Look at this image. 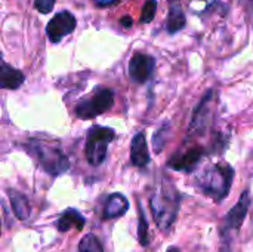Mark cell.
Returning <instances> with one entry per match:
<instances>
[{"label":"cell","instance_id":"cell-20","mask_svg":"<svg viewBox=\"0 0 253 252\" xmlns=\"http://www.w3.org/2000/svg\"><path fill=\"white\" fill-rule=\"evenodd\" d=\"M157 13V0H147L141 10V22L148 24L154 19Z\"/></svg>","mask_w":253,"mask_h":252},{"label":"cell","instance_id":"cell-2","mask_svg":"<svg viewBox=\"0 0 253 252\" xmlns=\"http://www.w3.org/2000/svg\"><path fill=\"white\" fill-rule=\"evenodd\" d=\"M24 149L36 157L37 163L50 177L62 175L70 169V159L64 153L61 143L52 138L33 137L24 143Z\"/></svg>","mask_w":253,"mask_h":252},{"label":"cell","instance_id":"cell-24","mask_svg":"<svg viewBox=\"0 0 253 252\" xmlns=\"http://www.w3.org/2000/svg\"><path fill=\"white\" fill-rule=\"evenodd\" d=\"M166 252H182V251H181L179 248H176V247H170V248H169Z\"/></svg>","mask_w":253,"mask_h":252},{"label":"cell","instance_id":"cell-4","mask_svg":"<svg viewBox=\"0 0 253 252\" xmlns=\"http://www.w3.org/2000/svg\"><path fill=\"white\" fill-rule=\"evenodd\" d=\"M249 208H251V192L245 190L240 195L237 203L225 214L219 226V236H221V251L219 252L231 251V242L234 236L240 232V227L243 221L246 220Z\"/></svg>","mask_w":253,"mask_h":252},{"label":"cell","instance_id":"cell-8","mask_svg":"<svg viewBox=\"0 0 253 252\" xmlns=\"http://www.w3.org/2000/svg\"><path fill=\"white\" fill-rule=\"evenodd\" d=\"M76 25H77L76 16L68 10H62V12H58L47 22L46 34L52 43H59L65 36H68L74 31Z\"/></svg>","mask_w":253,"mask_h":252},{"label":"cell","instance_id":"cell-1","mask_svg":"<svg viewBox=\"0 0 253 252\" xmlns=\"http://www.w3.org/2000/svg\"><path fill=\"white\" fill-rule=\"evenodd\" d=\"M181 208V193L172 178L163 175L150 198V209L160 230H169Z\"/></svg>","mask_w":253,"mask_h":252},{"label":"cell","instance_id":"cell-23","mask_svg":"<svg viewBox=\"0 0 253 252\" xmlns=\"http://www.w3.org/2000/svg\"><path fill=\"white\" fill-rule=\"evenodd\" d=\"M93 1H96L98 4H113L119 0H93Z\"/></svg>","mask_w":253,"mask_h":252},{"label":"cell","instance_id":"cell-25","mask_svg":"<svg viewBox=\"0 0 253 252\" xmlns=\"http://www.w3.org/2000/svg\"><path fill=\"white\" fill-rule=\"evenodd\" d=\"M172 1H173V0H170V3H172Z\"/></svg>","mask_w":253,"mask_h":252},{"label":"cell","instance_id":"cell-22","mask_svg":"<svg viewBox=\"0 0 253 252\" xmlns=\"http://www.w3.org/2000/svg\"><path fill=\"white\" fill-rule=\"evenodd\" d=\"M120 24L123 25V27H130L132 25V18H129V16H123L122 19H120Z\"/></svg>","mask_w":253,"mask_h":252},{"label":"cell","instance_id":"cell-18","mask_svg":"<svg viewBox=\"0 0 253 252\" xmlns=\"http://www.w3.org/2000/svg\"><path fill=\"white\" fill-rule=\"evenodd\" d=\"M79 252H104V247L95 235L87 233L79 244Z\"/></svg>","mask_w":253,"mask_h":252},{"label":"cell","instance_id":"cell-3","mask_svg":"<svg viewBox=\"0 0 253 252\" xmlns=\"http://www.w3.org/2000/svg\"><path fill=\"white\" fill-rule=\"evenodd\" d=\"M234 175L236 171L230 163L218 162L199 174L196 184L203 195L209 196L216 203H221L230 195Z\"/></svg>","mask_w":253,"mask_h":252},{"label":"cell","instance_id":"cell-5","mask_svg":"<svg viewBox=\"0 0 253 252\" xmlns=\"http://www.w3.org/2000/svg\"><path fill=\"white\" fill-rule=\"evenodd\" d=\"M116 138V132L111 128L95 125L87 131L86 144H84V156L92 166H99L107 159L108 146Z\"/></svg>","mask_w":253,"mask_h":252},{"label":"cell","instance_id":"cell-7","mask_svg":"<svg viewBox=\"0 0 253 252\" xmlns=\"http://www.w3.org/2000/svg\"><path fill=\"white\" fill-rule=\"evenodd\" d=\"M215 91H208L199 105L193 111V117L188 126V137H200L206 134V131L211 128L213 120V102H215Z\"/></svg>","mask_w":253,"mask_h":252},{"label":"cell","instance_id":"cell-9","mask_svg":"<svg viewBox=\"0 0 253 252\" xmlns=\"http://www.w3.org/2000/svg\"><path fill=\"white\" fill-rule=\"evenodd\" d=\"M208 153L209 151L203 147H191V149L185 150L184 153H175L168 160V166L173 171L190 172L194 168H197V165L202 162L203 156Z\"/></svg>","mask_w":253,"mask_h":252},{"label":"cell","instance_id":"cell-19","mask_svg":"<svg viewBox=\"0 0 253 252\" xmlns=\"http://www.w3.org/2000/svg\"><path fill=\"white\" fill-rule=\"evenodd\" d=\"M170 134V125L165 123L160 129H157V132L153 135V144H154V151L160 153L163 150V147L166 146V141L169 138Z\"/></svg>","mask_w":253,"mask_h":252},{"label":"cell","instance_id":"cell-14","mask_svg":"<svg viewBox=\"0 0 253 252\" xmlns=\"http://www.w3.org/2000/svg\"><path fill=\"white\" fill-rule=\"evenodd\" d=\"M25 82V76L18 68H13L7 62H1L0 68V86L3 89H18Z\"/></svg>","mask_w":253,"mask_h":252},{"label":"cell","instance_id":"cell-16","mask_svg":"<svg viewBox=\"0 0 253 252\" xmlns=\"http://www.w3.org/2000/svg\"><path fill=\"white\" fill-rule=\"evenodd\" d=\"M187 25V18L184 10L181 9L179 4L176 3H170L169 7V15H168V31L170 34H175L178 31H181L184 27Z\"/></svg>","mask_w":253,"mask_h":252},{"label":"cell","instance_id":"cell-15","mask_svg":"<svg viewBox=\"0 0 253 252\" xmlns=\"http://www.w3.org/2000/svg\"><path fill=\"white\" fill-rule=\"evenodd\" d=\"M7 196L10 201V208L15 214V217L21 221L28 220L30 214H31V208L28 203V199L25 195H22L21 192L15 190V189H9L7 190Z\"/></svg>","mask_w":253,"mask_h":252},{"label":"cell","instance_id":"cell-17","mask_svg":"<svg viewBox=\"0 0 253 252\" xmlns=\"http://www.w3.org/2000/svg\"><path fill=\"white\" fill-rule=\"evenodd\" d=\"M138 241L141 247H148L150 239H148V223L145 218V212L141 206L138 205Z\"/></svg>","mask_w":253,"mask_h":252},{"label":"cell","instance_id":"cell-13","mask_svg":"<svg viewBox=\"0 0 253 252\" xmlns=\"http://www.w3.org/2000/svg\"><path fill=\"white\" fill-rule=\"evenodd\" d=\"M86 224V218L74 208H68L64 212L59 214L58 220H56V229L61 233H65L71 229L76 230H82Z\"/></svg>","mask_w":253,"mask_h":252},{"label":"cell","instance_id":"cell-10","mask_svg":"<svg viewBox=\"0 0 253 252\" xmlns=\"http://www.w3.org/2000/svg\"><path fill=\"white\" fill-rule=\"evenodd\" d=\"M156 59L142 52H136L129 61V77L135 83H145L154 73Z\"/></svg>","mask_w":253,"mask_h":252},{"label":"cell","instance_id":"cell-12","mask_svg":"<svg viewBox=\"0 0 253 252\" xmlns=\"http://www.w3.org/2000/svg\"><path fill=\"white\" fill-rule=\"evenodd\" d=\"M129 211V201L122 193H111L107 196V201L104 203L102 209V218L104 220H114L123 217Z\"/></svg>","mask_w":253,"mask_h":252},{"label":"cell","instance_id":"cell-21","mask_svg":"<svg viewBox=\"0 0 253 252\" xmlns=\"http://www.w3.org/2000/svg\"><path fill=\"white\" fill-rule=\"evenodd\" d=\"M55 1L56 0H34V7L40 13H49V12H52Z\"/></svg>","mask_w":253,"mask_h":252},{"label":"cell","instance_id":"cell-11","mask_svg":"<svg viewBox=\"0 0 253 252\" xmlns=\"http://www.w3.org/2000/svg\"><path fill=\"white\" fill-rule=\"evenodd\" d=\"M151 160L145 131H138L130 143V163L136 168H145Z\"/></svg>","mask_w":253,"mask_h":252},{"label":"cell","instance_id":"cell-6","mask_svg":"<svg viewBox=\"0 0 253 252\" xmlns=\"http://www.w3.org/2000/svg\"><path fill=\"white\" fill-rule=\"evenodd\" d=\"M114 105V92L110 88L98 86L90 95L80 100L74 108V114L79 119L89 120L101 116Z\"/></svg>","mask_w":253,"mask_h":252}]
</instances>
